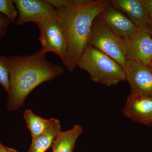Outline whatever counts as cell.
<instances>
[{"label": "cell", "mask_w": 152, "mask_h": 152, "mask_svg": "<svg viewBox=\"0 0 152 152\" xmlns=\"http://www.w3.org/2000/svg\"><path fill=\"white\" fill-rule=\"evenodd\" d=\"M131 94L152 96V70L136 60H132L125 71Z\"/></svg>", "instance_id": "ba28073f"}, {"label": "cell", "mask_w": 152, "mask_h": 152, "mask_svg": "<svg viewBox=\"0 0 152 152\" xmlns=\"http://www.w3.org/2000/svg\"><path fill=\"white\" fill-rule=\"evenodd\" d=\"M144 8L147 15L152 20V0H143Z\"/></svg>", "instance_id": "ac0fdd59"}, {"label": "cell", "mask_w": 152, "mask_h": 152, "mask_svg": "<svg viewBox=\"0 0 152 152\" xmlns=\"http://www.w3.org/2000/svg\"><path fill=\"white\" fill-rule=\"evenodd\" d=\"M0 84L8 92L10 89V74L6 56H0Z\"/></svg>", "instance_id": "2e32d148"}, {"label": "cell", "mask_w": 152, "mask_h": 152, "mask_svg": "<svg viewBox=\"0 0 152 152\" xmlns=\"http://www.w3.org/2000/svg\"><path fill=\"white\" fill-rule=\"evenodd\" d=\"M59 120L55 118L50 127L42 134L32 138L27 152H45L51 148L58 134L61 131Z\"/></svg>", "instance_id": "4fadbf2b"}, {"label": "cell", "mask_w": 152, "mask_h": 152, "mask_svg": "<svg viewBox=\"0 0 152 152\" xmlns=\"http://www.w3.org/2000/svg\"><path fill=\"white\" fill-rule=\"evenodd\" d=\"M83 132L80 125H75L70 129L61 131L52 146V152H73L78 138Z\"/></svg>", "instance_id": "7c38bea8"}, {"label": "cell", "mask_w": 152, "mask_h": 152, "mask_svg": "<svg viewBox=\"0 0 152 152\" xmlns=\"http://www.w3.org/2000/svg\"><path fill=\"white\" fill-rule=\"evenodd\" d=\"M56 11V18L67 42L65 66L72 72L88 45L95 19L110 6L106 0H47Z\"/></svg>", "instance_id": "6da1fadb"}, {"label": "cell", "mask_w": 152, "mask_h": 152, "mask_svg": "<svg viewBox=\"0 0 152 152\" xmlns=\"http://www.w3.org/2000/svg\"><path fill=\"white\" fill-rule=\"evenodd\" d=\"M14 4L18 12L17 26L29 22L37 23L56 16L54 7L46 1L15 0Z\"/></svg>", "instance_id": "8992f818"}, {"label": "cell", "mask_w": 152, "mask_h": 152, "mask_svg": "<svg viewBox=\"0 0 152 152\" xmlns=\"http://www.w3.org/2000/svg\"><path fill=\"white\" fill-rule=\"evenodd\" d=\"M126 43L131 60L149 65L152 61V38L146 28H140L138 34Z\"/></svg>", "instance_id": "30bf717a"}, {"label": "cell", "mask_w": 152, "mask_h": 152, "mask_svg": "<svg viewBox=\"0 0 152 152\" xmlns=\"http://www.w3.org/2000/svg\"><path fill=\"white\" fill-rule=\"evenodd\" d=\"M148 66L149 67L150 69L152 70V61L151 62V64H150Z\"/></svg>", "instance_id": "44dd1931"}, {"label": "cell", "mask_w": 152, "mask_h": 152, "mask_svg": "<svg viewBox=\"0 0 152 152\" xmlns=\"http://www.w3.org/2000/svg\"><path fill=\"white\" fill-rule=\"evenodd\" d=\"M111 5L124 14L140 28H146L150 19L144 8L143 0H111Z\"/></svg>", "instance_id": "8fae6325"}, {"label": "cell", "mask_w": 152, "mask_h": 152, "mask_svg": "<svg viewBox=\"0 0 152 152\" xmlns=\"http://www.w3.org/2000/svg\"><path fill=\"white\" fill-rule=\"evenodd\" d=\"M77 66L86 72L93 81L107 87L126 80L125 71L115 60L88 45Z\"/></svg>", "instance_id": "3957f363"}, {"label": "cell", "mask_w": 152, "mask_h": 152, "mask_svg": "<svg viewBox=\"0 0 152 152\" xmlns=\"http://www.w3.org/2000/svg\"><path fill=\"white\" fill-rule=\"evenodd\" d=\"M99 17L116 35L126 42L134 38L140 30L124 14L111 5Z\"/></svg>", "instance_id": "52a82bcc"}, {"label": "cell", "mask_w": 152, "mask_h": 152, "mask_svg": "<svg viewBox=\"0 0 152 152\" xmlns=\"http://www.w3.org/2000/svg\"><path fill=\"white\" fill-rule=\"evenodd\" d=\"M10 20L3 14H0V38L5 36L9 26L11 23Z\"/></svg>", "instance_id": "e0dca14e"}, {"label": "cell", "mask_w": 152, "mask_h": 152, "mask_svg": "<svg viewBox=\"0 0 152 152\" xmlns=\"http://www.w3.org/2000/svg\"><path fill=\"white\" fill-rule=\"evenodd\" d=\"M146 29L148 31L150 35L152 38V20H150L148 23L146 27Z\"/></svg>", "instance_id": "ffe728a7"}, {"label": "cell", "mask_w": 152, "mask_h": 152, "mask_svg": "<svg viewBox=\"0 0 152 152\" xmlns=\"http://www.w3.org/2000/svg\"><path fill=\"white\" fill-rule=\"evenodd\" d=\"M88 45L115 60L125 72L132 60L126 42L116 35L99 16L92 26Z\"/></svg>", "instance_id": "277c9868"}, {"label": "cell", "mask_w": 152, "mask_h": 152, "mask_svg": "<svg viewBox=\"0 0 152 152\" xmlns=\"http://www.w3.org/2000/svg\"><path fill=\"white\" fill-rule=\"evenodd\" d=\"M10 74V89L7 109L15 111L21 107L28 95L45 82L61 75L64 68L50 62L39 50L27 56L6 57Z\"/></svg>", "instance_id": "7a4b0ae2"}, {"label": "cell", "mask_w": 152, "mask_h": 152, "mask_svg": "<svg viewBox=\"0 0 152 152\" xmlns=\"http://www.w3.org/2000/svg\"><path fill=\"white\" fill-rule=\"evenodd\" d=\"M23 117L32 138L37 137L46 132L51 126L55 119H46L28 109L25 111Z\"/></svg>", "instance_id": "5bb4252c"}, {"label": "cell", "mask_w": 152, "mask_h": 152, "mask_svg": "<svg viewBox=\"0 0 152 152\" xmlns=\"http://www.w3.org/2000/svg\"><path fill=\"white\" fill-rule=\"evenodd\" d=\"M0 14L4 15L12 22L18 18V12L12 0H0Z\"/></svg>", "instance_id": "9a60e30c"}, {"label": "cell", "mask_w": 152, "mask_h": 152, "mask_svg": "<svg viewBox=\"0 0 152 152\" xmlns=\"http://www.w3.org/2000/svg\"><path fill=\"white\" fill-rule=\"evenodd\" d=\"M0 152H19L12 148L5 146L0 142Z\"/></svg>", "instance_id": "d6986e66"}, {"label": "cell", "mask_w": 152, "mask_h": 152, "mask_svg": "<svg viewBox=\"0 0 152 152\" xmlns=\"http://www.w3.org/2000/svg\"><path fill=\"white\" fill-rule=\"evenodd\" d=\"M36 24L40 33L39 40L42 48L40 50L45 54L48 52H53L60 57L65 65L67 56V42L56 16Z\"/></svg>", "instance_id": "5b68a950"}, {"label": "cell", "mask_w": 152, "mask_h": 152, "mask_svg": "<svg viewBox=\"0 0 152 152\" xmlns=\"http://www.w3.org/2000/svg\"><path fill=\"white\" fill-rule=\"evenodd\" d=\"M125 116L135 122L152 124V96L131 94L123 109Z\"/></svg>", "instance_id": "9c48e42d"}]
</instances>
